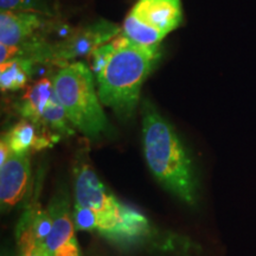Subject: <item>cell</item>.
Masks as SVG:
<instances>
[{
    "label": "cell",
    "instance_id": "2",
    "mask_svg": "<svg viewBox=\"0 0 256 256\" xmlns=\"http://www.w3.org/2000/svg\"><path fill=\"white\" fill-rule=\"evenodd\" d=\"M113 44L110 58L94 75L96 89L101 104L127 120L136 112L144 82L160 58V46H139L122 32Z\"/></svg>",
    "mask_w": 256,
    "mask_h": 256
},
{
    "label": "cell",
    "instance_id": "7",
    "mask_svg": "<svg viewBox=\"0 0 256 256\" xmlns=\"http://www.w3.org/2000/svg\"><path fill=\"white\" fill-rule=\"evenodd\" d=\"M120 34L118 25L101 20L92 26L81 28L60 43L49 46V60L66 62L80 56H90L96 48L108 43Z\"/></svg>",
    "mask_w": 256,
    "mask_h": 256
},
{
    "label": "cell",
    "instance_id": "14",
    "mask_svg": "<svg viewBox=\"0 0 256 256\" xmlns=\"http://www.w3.org/2000/svg\"><path fill=\"white\" fill-rule=\"evenodd\" d=\"M23 222L18 228V243L20 256H51L46 243L38 241L31 228L28 214L23 217Z\"/></svg>",
    "mask_w": 256,
    "mask_h": 256
},
{
    "label": "cell",
    "instance_id": "4",
    "mask_svg": "<svg viewBox=\"0 0 256 256\" xmlns=\"http://www.w3.org/2000/svg\"><path fill=\"white\" fill-rule=\"evenodd\" d=\"M182 23L180 0H138L124 19L121 32L139 46H160Z\"/></svg>",
    "mask_w": 256,
    "mask_h": 256
},
{
    "label": "cell",
    "instance_id": "12",
    "mask_svg": "<svg viewBox=\"0 0 256 256\" xmlns=\"http://www.w3.org/2000/svg\"><path fill=\"white\" fill-rule=\"evenodd\" d=\"M40 132L37 130V126L30 120L24 119L19 121L6 134L4 139L12 153L16 154H26L28 151H38Z\"/></svg>",
    "mask_w": 256,
    "mask_h": 256
},
{
    "label": "cell",
    "instance_id": "10",
    "mask_svg": "<svg viewBox=\"0 0 256 256\" xmlns=\"http://www.w3.org/2000/svg\"><path fill=\"white\" fill-rule=\"evenodd\" d=\"M51 17L31 12L2 11L0 14V44L20 46L36 40L37 34L46 26Z\"/></svg>",
    "mask_w": 256,
    "mask_h": 256
},
{
    "label": "cell",
    "instance_id": "8",
    "mask_svg": "<svg viewBox=\"0 0 256 256\" xmlns=\"http://www.w3.org/2000/svg\"><path fill=\"white\" fill-rule=\"evenodd\" d=\"M49 212L52 218V229L46 240V246L51 256H80L75 223L66 198L55 200Z\"/></svg>",
    "mask_w": 256,
    "mask_h": 256
},
{
    "label": "cell",
    "instance_id": "11",
    "mask_svg": "<svg viewBox=\"0 0 256 256\" xmlns=\"http://www.w3.org/2000/svg\"><path fill=\"white\" fill-rule=\"evenodd\" d=\"M31 60L16 57L0 66V88L2 92H14L24 88L32 74Z\"/></svg>",
    "mask_w": 256,
    "mask_h": 256
},
{
    "label": "cell",
    "instance_id": "16",
    "mask_svg": "<svg viewBox=\"0 0 256 256\" xmlns=\"http://www.w3.org/2000/svg\"><path fill=\"white\" fill-rule=\"evenodd\" d=\"M28 216L34 236L38 241L46 243V240L52 229V218H51L50 212L42 209H34L28 212Z\"/></svg>",
    "mask_w": 256,
    "mask_h": 256
},
{
    "label": "cell",
    "instance_id": "13",
    "mask_svg": "<svg viewBox=\"0 0 256 256\" xmlns=\"http://www.w3.org/2000/svg\"><path fill=\"white\" fill-rule=\"evenodd\" d=\"M148 220L139 211L124 206V220L116 235V241H136L148 232Z\"/></svg>",
    "mask_w": 256,
    "mask_h": 256
},
{
    "label": "cell",
    "instance_id": "5",
    "mask_svg": "<svg viewBox=\"0 0 256 256\" xmlns=\"http://www.w3.org/2000/svg\"><path fill=\"white\" fill-rule=\"evenodd\" d=\"M75 204L92 210L98 217V232L110 240L116 238L124 220V204L108 192L94 168L82 160L75 168Z\"/></svg>",
    "mask_w": 256,
    "mask_h": 256
},
{
    "label": "cell",
    "instance_id": "3",
    "mask_svg": "<svg viewBox=\"0 0 256 256\" xmlns=\"http://www.w3.org/2000/svg\"><path fill=\"white\" fill-rule=\"evenodd\" d=\"M69 122L88 136H108L112 127L102 110L94 72L82 62L64 64L52 80Z\"/></svg>",
    "mask_w": 256,
    "mask_h": 256
},
{
    "label": "cell",
    "instance_id": "6",
    "mask_svg": "<svg viewBox=\"0 0 256 256\" xmlns=\"http://www.w3.org/2000/svg\"><path fill=\"white\" fill-rule=\"evenodd\" d=\"M20 113L24 119L30 120L40 130H56L62 134L74 133L54 82L49 78H40L26 89L22 98Z\"/></svg>",
    "mask_w": 256,
    "mask_h": 256
},
{
    "label": "cell",
    "instance_id": "19",
    "mask_svg": "<svg viewBox=\"0 0 256 256\" xmlns=\"http://www.w3.org/2000/svg\"><path fill=\"white\" fill-rule=\"evenodd\" d=\"M2 256H8V255H6V254H2Z\"/></svg>",
    "mask_w": 256,
    "mask_h": 256
},
{
    "label": "cell",
    "instance_id": "9",
    "mask_svg": "<svg viewBox=\"0 0 256 256\" xmlns=\"http://www.w3.org/2000/svg\"><path fill=\"white\" fill-rule=\"evenodd\" d=\"M28 154L12 153L8 162L0 168V202L2 211L17 206L28 190L30 180Z\"/></svg>",
    "mask_w": 256,
    "mask_h": 256
},
{
    "label": "cell",
    "instance_id": "18",
    "mask_svg": "<svg viewBox=\"0 0 256 256\" xmlns=\"http://www.w3.org/2000/svg\"><path fill=\"white\" fill-rule=\"evenodd\" d=\"M11 154H12L11 150H10L6 140L2 138V142H0V168H2V166L4 165L6 162H8V159L10 158V156Z\"/></svg>",
    "mask_w": 256,
    "mask_h": 256
},
{
    "label": "cell",
    "instance_id": "15",
    "mask_svg": "<svg viewBox=\"0 0 256 256\" xmlns=\"http://www.w3.org/2000/svg\"><path fill=\"white\" fill-rule=\"evenodd\" d=\"M2 11L31 12L52 18L54 10H51L46 0H0Z\"/></svg>",
    "mask_w": 256,
    "mask_h": 256
},
{
    "label": "cell",
    "instance_id": "17",
    "mask_svg": "<svg viewBox=\"0 0 256 256\" xmlns=\"http://www.w3.org/2000/svg\"><path fill=\"white\" fill-rule=\"evenodd\" d=\"M72 217H74V223H75L76 230L98 232V220L92 210L75 204V209H74Z\"/></svg>",
    "mask_w": 256,
    "mask_h": 256
},
{
    "label": "cell",
    "instance_id": "1",
    "mask_svg": "<svg viewBox=\"0 0 256 256\" xmlns=\"http://www.w3.org/2000/svg\"><path fill=\"white\" fill-rule=\"evenodd\" d=\"M142 144L150 170L162 188L190 206L197 203V179L183 142L151 102L142 106Z\"/></svg>",
    "mask_w": 256,
    "mask_h": 256
}]
</instances>
